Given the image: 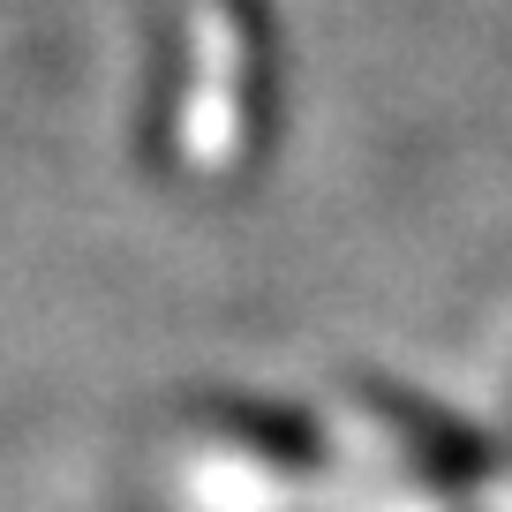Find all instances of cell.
Returning a JSON list of instances; mask_svg holds the SVG:
<instances>
[{
  "label": "cell",
  "instance_id": "obj_1",
  "mask_svg": "<svg viewBox=\"0 0 512 512\" xmlns=\"http://www.w3.org/2000/svg\"><path fill=\"white\" fill-rule=\"evenodd\" d=\"M174 61V144L189 166L219 174L249 151L256 113H264V8L256 0H189Z\"/></svg>",
  "mask_w": 512,
  "mask_h": 512
}]
</instances>
